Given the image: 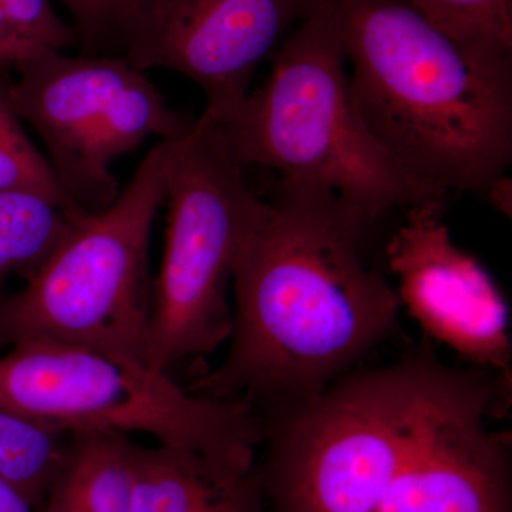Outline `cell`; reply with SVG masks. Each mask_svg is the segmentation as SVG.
I'll return each instance as SVG.
<instances>
[{
  "label": "cell",
  "instance_id": "8",
  "mask_svg": "<svg viewBox=\"0 0 512 512\" xmlns=\"http://www.w3.org/2000/svg\"><path fill=\"white\" fill-rule=\"evenodd\" d=\"M6 82L13 110L45 144L47 161L83 214L110 207L120 187L117 157L150 136L177 140L195 120L168 106L146 73L121 57L36 53Z\"/></svg>",
  "mask_w": 512,
  "mask_h": 512
},
{
  "label": "cell",
  "instance_id": "5",
  "mask_svg": "<svg viewBox=\"0 0 512 512\" xmlns=\"http://www.w3.org/2000/svg\"><path fill=\"white\" fill-rule=\"evenodd\" d=\"M165 157L161 141L110 207L73 220L28 284L0 298V348L45 340L148 366V244L164 204Z\"/></svg>",
  "mask_w": 512,
  "mask_h": 512
},
{
  "label": "cell",
  "instance_id": "3",
  "mask_svg": "<svg viewBox=\"0 0 512 512\" xmlns=\"http://www.w3.org/2000/svg\"><path fill=\"white\" fill-rule=\"evenodd\" d=\"M338 0H326L272 53L264 83L220 126L235 163L338 195L367 227L392 208L446 202L367 133L350 93Z\"/></svg>",
  "mask_w": 512,
  "mask_h": 512
},
{
  "label": "cell",
  "instance_id": "17",
  "mask_svg": "<svg viewBox=\"0 0 512 512\" xmlns=\"http://www.w3.org/2000/svg\"><path fill=\"white\" fill-rule=\"evenodd\" d=\"M468 46L512 50V0H403Z\"/></svg>",
  "mask_w": 512,
  "mask_h": 512
},
{
  "label": "cell",
  "instance_id": "10",
  "mask_svg": "<svg viewBox=\"0 0 512 512\" xmlns=\"http://www.w3.org/2000/svg\"><path fill=\"white\" fill-rule=\"evenodd\" d=\"M487 373L451 370L375 512H511L507 436L485 423L511 379Z\"/></svg>",
  "mask_w": 512,
  "mask_h": 512
},
{
  "label": "cell",
  "instance_id": "19",
  "mask_svg": "<svg viewBox=\"0 0 512 512\" xmlns=\"http://www.w3.org/2000/svg\"><path fill=\"white\" fill-rule=\"evenodd\" d=\"M26 59L28 57L10 28L6 0H0V73L15 72L16 67Z\"/></svg>",
  "mask_w": 512,
  "mask_h": 512
},
{
  "label": "cell",
  "instance_id": "20",
  "mask_svg": "<svg viewBox=\"0 0 512 512\" xmlns=\"http://www.w3.org/2000/svg\"><path fill=\"white\" fill-rule=\"evenodd\" d=\"M483 198L485 201L490 202L491 205L505 215L511 218L512 214V180L507 174L503 177L497 178L485 190Z\"/></svg>",
  "mask_w": 512,
  "mask_h": 512
},
{
  "label": "cell",
  "instance_id": "16",
  "mask_svg": "<svg viewBox=\"0 0 512 512\" xmlns=\"http://www.w3.org/2000/svg\"><path fill=\"white\" fill-rule=\"evenodd\" d=\"M0 190L39 195L73 220L86 215L67 197L45 154L23 130L6 94V82H0Z\"/></svg>",
  "mask_w": 512,
  "mask_h": 512
},
{
  "label": "cell",
  "instance_id": "15",
  "mask_svg": "<svg viewBox=\"0 0 512 512\" xmlns=\"http://www.w3.org/2000/svg\"><path fill=\"white\" fill-rule=\"evenodd\" d=\"M73 218L25 191L0 190V286L12 274L28 278L72 227Z\"/></svg>",
  "mask_w": 512,
  "mask_h": 512
},
{
  "label": "cell",
  "instance_id": "18",
  "mask_svg": "<svg viewBox=\"0 0 512 512\" xmlns=\"http://www.w3.org/2000/svg\"><path fill=\"white\" fill-rule=\"evenodd\" d=\"M73 16L74 29L89 53L114 42L133 0H60Z\"/></svg>",
  "mask_w": 512,
  "mask_h": 512
},
{
  "label": "cell",
  "instance_id": "11",
  "mask_svg": "<svg viewBox=\"0 0 512 512\" xmlns=\"http://www.w3.org/2000/svg\"><path fill=\"white\" fill-rule=\"evenodd\" d=\"M444 204L409 208L387 244L397 298L429 338L481 369L511 377L507 303L487 269L454 244Z\"/></svg>",
  "mask_w": 512,
  "mask_h": 512
},
{
  "label": "cell",
  "instance_id": "14",
  "mask_svg": "<svg viewBox=\"0 0 512 512\" xmlns=\"http://www.w3.org/2000/svg\"><path fill=\"white\" fill-rule=\"evenodd\" d=\"M67 431L23 419L0 409V478L19 491L37 512L66 457Z\"/></svg>",
  "mask_w": 512,
  "mask_h": 512
},
{
  "label": "cell",
  "instance_id": "4",
  "mask_svg": "<svg viewBox=\"0 0 512 512\" xmlns=\"http://www.w3.org/2000/svg\"><path fill=\"white\" fill-rule=\"evenodd\" d=\"M451 370L421 349L305 399L256 406L266 512H375Z\"/></svg>",
  "mask_w": 512,
  "mask_h": 512
},
{
  "label": "cell",
  "instance_id": "21",
  "mask_svg": "<svg viewBox=\"0 0 512 512\" xmlns=\"http://www.w3.org/2000/svg\"><path fill=\"white\" fill-rule=\"evenodd\" d=\"M0 512H37L19 491L0 478Z\"/></svg>",
  "mask_w": 512,
  "mask_h": 512
},
{
  "label": "cell",
  "instance_id": "2",
  "mask_svg": "<svg viewBox=\"0 0 512 512\" xmlns=\"http://www.w3.org/2000/svg\"><path fill=\"white\" fill-rule=\"evenodd\" d=\"M350 93L380 150L448 195L512 163V50L457 42L403 0H338Z\"/></svg>",
  "mask_w": 512,
  "mask_h": 512
},
{
  "label": "cell",
  "instance_id": "13",
  "mask_svg": "<svg viewBox=\"0 0 512 512\" xmlns=\"http://www.w3.org/2000/svg\"><path fill=\"white\" fill-rule=\"evenodd\" d=\"M131 443L113 431H70L42 512H133Z\"/></svg>",
  "mask_w": 512,
  "mask_h": 512
},
{
  "label": "cell",
  "instance_id": "9",
  "mask_svg": "<svg viewBox=\"0 0 512 512\" xmlns=\"http://www.w3.org/2000/svg\"><path fill=\"white\" fill-rule=\"evenodd\" d=\"M326 0H133L114 42L140 72L183 74L200 87V120L227 123L252 77L296 25Z\"/></svg>",
  "mask_w": 512,
  "mask_h": 512
},
{
  "label": "cell",
  "instance_id": "1",
  "mask_svg": "<svg viewBox=\"0 0 512 512\" xmlns=\"http://www.w3.org/2000/svg\"><path fill=\"white\" fill-rule=\"evenodd\" d=\"M232 275L229 349L187 392L252 406L322 392L397 332L400 302L360 252L367 225L319 185L276 180Z\"/></svg>",
  "mask_w": 512,
  "mask_h": 512
},
{
  "label": "cell",
  "instance_id": "6",
  "mask_svg": "<svg viewBox=\"0 0 512 512\" xmlns=\"http://www.w3.org/2000/svg\"><path fill=\"white\" fill-rule=\"evenodd\" d=\"M167 231L151 286L147 365L167 373L190 357L214 353L229 339L228 303L239 252L271 210L245 180L218 126L195 120L167 141Z\"/></svg>",
  "mask_w": 512,
  "mask_h": 512
},
{
  "label": "cell",
  "instance_id": "7",
  "mask_svg": "<svg viewBox=\"0 0 512 512\" xmlns=\"http://www.w3.org/2000/svg\"><path fill=\"white\" fill-rule=\"evenodd\" d=\"M0 409L67 431L151 434L231 466L254 467L264 427L245 400L181 389L148 366L83 346L33 340L0 357Z\"/></svg>",
  "mask_w": 512,
  "mask_h": 512
},
{
  "label": "cell",
  "instance_id": "12",
  "mask_svg": "<svg viewBox=\"0 0 512 512\" xmlns=\"http://www.w3.org/2000/svg\"><path fill=\"white\" fill-rule=\"evenodd\" d=\"M133 512H266L256 467L177 446L131 443Z\"/></svg>",
  "mask_w": 512,
  "mask_h": 512
}]
</instances>
